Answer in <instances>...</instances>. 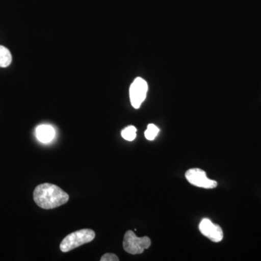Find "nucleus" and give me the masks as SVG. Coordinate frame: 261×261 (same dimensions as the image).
Returning a JSON list of instances; mask_svg holds the SVG:
<instances>
[{
  "mask_svg": "<svg viewBox=\"0 0 261 261\" xmlns=\"http://www.w3.org/2000/svg\"><path fill=\"white\" fill-rule=\"evenodd\" d=\"M34 202L41 208L49 210L64 205L69 200V195L61 188L53 184L38 185L34 191Z\"/></svg>",
  "mask_w": 261,
  "mask_h": 261,
  "instance_id": "obj_1",
  "label": "nucleus"
},
{
  "mask_svg": "<svg viewBox=\"0 0 261 261\" xmlns=\"http://www.w3.org/2000/svg\"><path fill=\"white\" fill-rule=\"evenodd\" d=\"M95 238V232L92 229L84 228L67 235L61 242L60 248L63 252H68L77 247L91 243Z\"/></svg>",
  "mask_w": 261,
  "mask_h": 261,
  "instance_id": "obj_2",
  "label": "nucleus"
},
{
  "mask_svg": "<svg viewBox=\"0 0 261 261\" xmlns=\"http://www.w3.org/2000/svg\"><path fill=\"white\" fill-rule=\"evenodd\" d=\"M151 245V240L148 237L137 238L133 231H127L123 238V247L125 251L132 255L142 254Z\"/></svg>",
  "mask_w": 261,
  "mask_h": 261,
  "instance_id": "obj_3",
  "label": "nucleus"
},
{
  "mask_svg": "<svg viewBox=\"0 0 261 261\" xmlns=\"http://www.w3.org/2000/svg\"><path fill=\"white\" fill-rule=\"evenodd\" d=\"M147 90H148V85L147 82L140 77H137L130 85V100L132 106L135 109H139L141 105L145 101Z\"/></svg>",
  "mask_w": 261,
  "mask_h": 261,
  "instance_id": "obj_4",
  "label": "nucleus"
},
{
  "mask_svg": "<svg viewBox=\"0 0 261 261\" xmlns=\"http://www.w3.org/2000/svg\"><path fill=\"white\" fill-rule=\"evenodd\" d=\"M187 181L195 187L205 189H214L217 187V181L209 179L205 171L200 168H191L185 173Z\"/></svg>",
  "mask_w": 261,
  "mask_h": 261,
  "instance_id": "obj_5",
  "label": "nucleus"
},
{
  "mask_svg": "<svg viewBox=\"0 0 261 261\" xmlns=\"http://www.w3.org/2000/svg\"><path fill=\"white\" fill-rule=\"evenodd\" d=\"M200 232L214 243H219L224 238L222 228L218 224H214L210 219H203L199 225Z\"/></svg>",
  "mask_w": 261,
  "mask_h": 261,
  "instance_id": "obj_6",
  "label": "nucleus"
},
{
  "mask_svg": "<svg viewBox=\"0 0 261 261\" xmlns=\"http://www.w3.org/2000/svg\"><path fill=\"white\" fill-rule=\"evenodd\" d=\"M56 135L54 128L49 125H41L36 129V136L42 143H49Z\"/></svg>",
  "mask_w": 261,
  "mask_h": 261,
  "instance_id": "obj_7",
  "label": "nucleus"
},
{
  "mask_svg": "<svg viewBox=\"0 0 261 261\" xmlns=\"http://www.w3.org/2000/svg\"><path fill=\"white\" fill-rule=\"evenodd\" d=\"M11 63V53L8 48L0 45V68H7Z\"/></svg>",
  "mask_w": 261,
  "mask_h": 261,
  "instance_id": "obj_8",
  "label": "nucleus"
},
{
  "mask_svg": "<svg viewBox=\"0 0 261 261\" xmlns=\"http://www.w3.org/2000/svg\"><path fill=\"white\" fill-rule=\"evenodd\" d=\"M121 136L124 140L132 142L135 140L137 137V128L134 126L126 127L122 130Z\"/></svg>",
  "mask_w": 261,
  "mask_h": 261,
  "instance_id": "obj_9",
  "label": "nucleus"
},
{
  "mask_svg": "<svg viewBox=\"0 0 261 261\" xmlns=\"http://www.w3.org/2000/svg\"><path fill=\"white\" fill-rule=\"evenodd\" d=\"M159 128L155 125L150 123L147 126V130H145V138L149 141L154 140L159 135Z\"/></svg>",
  "mask_w": 261,
  "mask_h": 261,
  "instance_id": "obj_10",
  "label": "nucleus"
},
{
  "mask_svg": "<svg viewBox=\"0 0 261 261\" xmlns=\"http://www.w3.org/2000/svg\"><path fill=\"white\" fill-rule=\"evenodd\" d=\"M101 261H118L119 258L115 254L106 253L102 255L100 259Z\"/></svg>",
  "mask_w": 261,
  "mask_h": 261,
  "instance_id": "obj_11",
  "label": "nucleus"
}]
</instances>
